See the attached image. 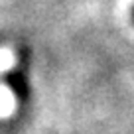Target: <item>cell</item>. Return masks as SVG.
I'll return each instance as SVG.
<instances>
[{"label":"cell","mask_w":134,"mask_h":134,"mask_svg":"<svg viewBox=\"0 0 134 134\" xmlns=\"http://www.w3.org/2000/svg\"><path fill=\"white\" fill-rule=\"evenodd\" d=\"M16 63V55L10 47H0V73L8 71L10 67Z\"/></svg>","instance_id":"obj_1"}]
</instances>
